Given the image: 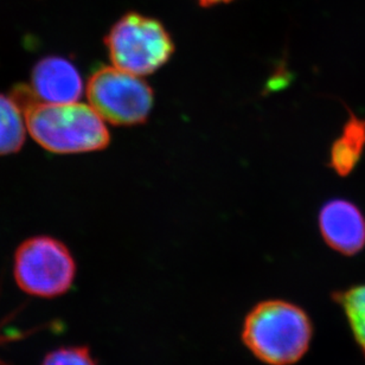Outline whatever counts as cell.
Here are the masks:
<instances>
[{
    "label": "cell",
    "instance_id": "13",
    "mask_svg": "<svg viewBox=\"0 0 365 365\" xmlns=\"http://www.w3.org/2000/svg\"><path fill=\"white\" fill-rule=\"evenodd\" d=\"M18 337H14V336H10V337H5V336H0V343L1 341H11V339H17ZM0 365H4V363L0 361Z\"/></svg>",
    "mask_w": 365,
    "mask_h": 365
},
{
    "label": "cell",
    "instance_id": "12",
    "mask_svg": "<svg viewBox=\"0 0 365 365\" xmlns=\"http://www.w3.org/2000/svg\"><path fill=\"white\" fill-rule=\"evenodd\" d=\"M229 1H232V0H198V3L202 6L205 7L214 6V5H218V4L229 3Z\"/></svg>",
    "mask_w": 365,
    "mask_h": 365
},
{
    "label": "cell",
    "instance_id": "5",
    "mask_svg": "<svg viewBox=\"0 0 365 365\" xmlns=\"http://www.w3.org/2000/svg\"><path fill=\"white\" fill-rule=\"evenodd\" d=\"M87 95L98 115L116 126L146 123L153 107V91L148 82L115 67L95 71Z\"/></svg>",
    "mask_w": 365,
    "mask_h": 365
},
{
    "label": "cell",
    "instance_id": "10",
    "mask_svg": "<svg viewBox=\"0 0 365 365\" xmlns=\"http://www.w3.org/2000/svg\"><path fill=\"white\" fill-rule=\"evenodd\" d=\"M356 341L365 354V284L354 287L339 295Z\"/></svg>",
    "mask_w": 365,
    "mask_h": 365
},
{
    "label": "cell",
    "instance_id": "6",
    "mask_svg": "<svg viewBox=\"0 0 365 365\" xmlns=\"http://www.w3.org/2000/svg\"><path fill=\"white\" fill-rule=\"evenodd\" d=\"M319 228L325 242L334 250L354 255L365 246V218L346 200L327 202L319 214Z\"/></svg>",
    "mask_w": 365,
    "mask_h": 365
},
{
    "label": "cell",
    "instance_id": "9",
    "mask_svg": "<svg viewBox=\"0 0 365 365\" xmlns=\"http://www.w3.org/2000/svg\"><path fill=\"white\" fill-rule=\"evenodd\" d=\"M23 113L10 98L0 95V155H12L25 141Z\"/></svg>",
    "mask_w": 365,
    "mask_h": 365
},
{
    "label": "cell",
    "instance_id": "8",
    "mask_svg": "<svg viewBox=\"0 0 365 365\" xmlns=\"http://www.w3.org/2000/svg\"><path fill=\"white\" fill-rule=\"evenodd\" d=\"M365 148V120L351 114L343 133L334 140L330 152V166L334 173L346 177L355 170Z\"/></svg>",
    "mask_w": 365,
    "mask_h": 365
},
{
    "label": "cell",
    "instance_id": "3",
    "mask_svg": "<svg viewBox=\"0 0 365 365\" xmlns=\"http://www.w3.org/2000/svg\"><path fill=\"white\" fill-rule=\"evenodd\" d=\"M105 44L113 66L137 76L153 74L175 53L165 26L137 12L120 18L106 36Z\"/></svg>",
    "mask_w": 365,
    "mask_h": 365
},
{
    "label": "cell",
    "instance_id": "2",
    "mask_svg": "<svg viewBox=\"0 0 365 365\" xmlns=\"http://www.w3.org/2000/svg\"><path fill=\"white\" fill-rule=\"evenodd\" d=\"M29 132L46 151L58 155L100 151L110 141L96 110L82 103H42L24 112Z\"/></svg>",
    "mask_w": 365,
    "mask_h": 365
},
{
    "label": "cell",
    "instance_id": "7",
    "mask_svg": "<svg viewBox=\"0 0 365 365\" xmlns=\"http://www.w3.org/2000/svg\"><path fill=\"white\" fill-rule=\"evenodd\" d=\"M31 88L46 103H71L82 95V78L71 61L49 56L38 61L31 74Z\"/></svg>",
    "mask_w": 365,
    "mask_h": 365
},
{
    "label": "cell",
    "instance_id": "4",
    "mask_svg": "<svg viewBox=\"0 0 365 365\" xmlns=\"http://www.w3.org/2000/svg\"><path fill=\"white\" fill-rule=\"evenodd\" d=\"M14 275L18 287L26 294L58 298L73 287L76 264L62 241L50 236H35L25 240L16 250Z\"/></svg>",
    "mask_w": 365,
    "mask_h": 365
},
{
    "label": "cell",
    "instance_id": "11",
    "mask_svg": "<svg viewBox=\"0 0 365 365\" xmlns=\"http://www.w3.org/2000/svg\"><path fill=\"white\" fill-rule=\"evenodd\" d=\"M41 365H98L88 346H61L50 351Z\"/></svg>",
    "mask_w": 365,
    "mask_h": 365
},
{
    "label": "cell",
    "instance_id": "1",
    "mask_svg": "<svg viewBox=\"0 0 365 365\" xmlns=\"http://www.w3.org/2000/svg\"><path fill=\"white\" fill-rule=\"evenodd\" d=\"M312 323L299 306L280 299L253 306L243 320V344L268 365H291L302 359L312 339Z\"/></svg>",
    "mask_w": 365,
    "mask_h": 365
}]
</instances>
